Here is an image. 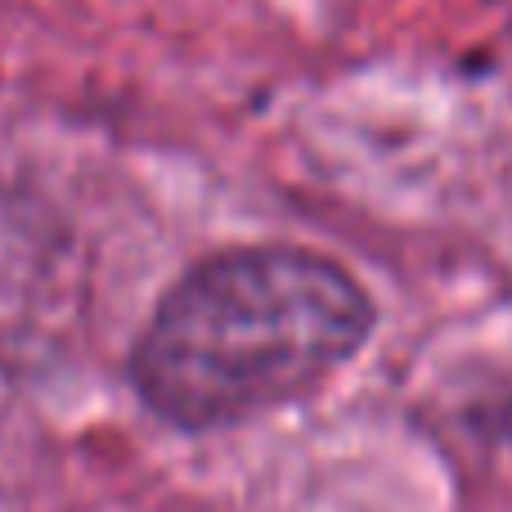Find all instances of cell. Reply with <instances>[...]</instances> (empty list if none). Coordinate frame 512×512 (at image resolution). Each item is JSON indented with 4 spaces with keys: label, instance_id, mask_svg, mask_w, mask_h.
Wrapping results in <instances>:
<instances>
[{
    "label": "cell",
    "instance_id": "6da1fadb",
    "mask_svg": "<svg viewBox=\"0 0 512 512\" xmlns=\"http://www.w3.org/2000/svg\"><path fill=\"white\" fill-rule=\"evenodd\" d=\"M373 333V301L306 248H234L158 301L131 355L140 400L180 432H212L315 391Z\"/></svg>",
    "mask_w": 512,
    "mask_h": 512
}]
</instances>
